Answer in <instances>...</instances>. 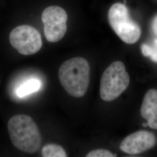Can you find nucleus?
<instances>
[{"label": "nucleus", "instance_id": "nucleus-3", "mask_svg": "<svg viewBox=\"0 0 157 157\" xmlns=\"http://www.w3.org/2000/svg\"><path fill=\"white\" fill-rule=\"evenodd\" d=\"M130 83V76L124 63L115 61L105 70L102 75L100 94L102 100L111 101L126 90Z\"/></svg>", "mask_w": 157, "mask_h": 157}, {"label": "nucleus", "instance_id": "nucleus-7", "mask_svg": "<svg viewBox=\"0 0 157 157\" xmlns=\"http://www.w3.org/2000/svg\"><path fill=\"white\" fill-rule=\"evenodd\" d=\"M155 143L156 138L154 133L140 130L128 136L121 143L120 148L127 154L135 155L151 149Z\"/></svg>", "mask_w": 157, "mask_h": 157}, {"label": "nucleus", "instance_id": "nucleus-5", "mask_svg": "<svg viewBox=\"0 0 157 157\" xmlns=\"http://www.w3.org/2000/svg\"><path fill=\"white\" fill-rule=\"evenodd\" d=\"M12 46L20 54L30 56L39 51L42 40L39 32L29 25H21L13 29L10 34Z\"/></svg>", "mask_w": 157, "mask_h": 157}, {"label": "nucleus", "instance_id": "nucleus-10", "mask_svg": "<svg viewBox=\"0 0 157 157\" xmlns=\"http://www.w3.org/2000/svg\"><path fill=\"white\" fill-rule=\"evenodd\" d=\"M42 155L44 157H66L67 153L62 147L50 144L44 146L42 149Z\"/></svg>", "mask_w": 157, "mask_h": 157}, {"label": "nucleus", "instance_id": "nucleus-14", "mask_svg": "<svg viewBox=\"0 0 157 157\" xmlns=\"http://www.w3.org/2000/svg\"><path fill=\"white\" fill-rule=\"evenodd\" d=\"M148 125V124H143V126H144V127H146Z\"/></svg>", "mask_w": 157, "mask_h": 157}, {"label": "nucleus", "instance_id": "nucleus-11", "mask_svg": "<svg viewBox=\"0 0 157 157\" xmlns=\"http://www.w3.org/2000/svg\"><path fill=\"white\" fill-rule=\"evenodd\" d=\"M141 49L144 56L150 57L152 61L157 63V39L154 40L151 44H143Z\"/></svg>", "mask_w": 157, "mask_h": 157}, {"label": "nucleus", "instance_id": "nucleus-9", "mask_svg": "<svg viewBox=\"0 0 157 157\" xmlns=\"http://www.w3.org/2000/svg\"><path fill=\"white\" fill-rule=\"evenodd\" d=\"M41 82L39 79L31 78L19 86L17 90V94L19 97L23 98L40 89Z\"/></svg>", "mask_w": 157, "mask_h": 157}, {"label": "nucleus", "instance_id": "nucleus-4", "mask_svg": "<svg viewBox=\"0 0 157 157\" xmlns=\"http://www.w3.org/2000/svg\"><path fill=\"white\" fill-rule=\"evenodd\" d=\"M108 17L112 29L124 43L133 44L139 40L140 27L132 19L128 8L124 4H113L109 10Z\"/></svg>", "mask_w": 157, "mask_h": 157}, {"label": "nucleus", "instance_id": "nucleus-6", "mask_svg": "<svg viewBox=\"0 0 157 157\" xmlns=\"http://www.w3.org/2000/svg\"><path fill=\"white\" fill-rule=\"evenodd\" d=\"M41 19L44 23L45 38L49 42L56 43L64 37L67 30V14L62 8L50 6L43 12Z\"/></svg>", "mask_w": 157, "mask_h": 157}, {"label": "nucleus", "instance_id": "nucleus-13", "mask_svg": "<svg viewBox=\"0 0 157 157\" xmlns=\"http://www.w3.org/2000/svg\"><path fill=\"white\" fill-rule=\"evenodd\" d=\"M152 29L154 33L157 36V15L155 17L152 23Z\"/></svg>", "mask_w": 157, "mask_h": 157}, {"label": "nucleus", "instance_id": "nucleus-1", "mask_svg": "<svg viewBox=\"0 0 157 157\" xmlns=\"http://www.w3.org/2000/svg\"><path fill=\"white\" fill-rule=\"evenodd\" d=\"M8 131L12 143L17 149L33 154L41 144V136L33 119L26 115L12 117L8 123Z\"/></svg>", "mask_w": 157, "mask_h": 157}, {"label": "nucleus", "instance_id": "nucleus-8", "mask_svg": "<svg viewBox=\"0 0 157 157\" xmlns=\"http://www.w3.org/2000/svg\"><path fill=\"white\" fill-rule=\"evenodd\" d=\"M140 113L141 117L147 121L148 126L157 130V90L150 89L146 93Z\"/></svg>", "mask_w": 157, "mask_h": 157}, {"label": "nucleus", "instance_id": "nucleus-12", "mask_svg": "<svg viewBox=\"0 0 157 157\" xmlns=\"http://www.w3.org/2000/svg\"><path fill=\"white\" fill-rule=\"evenodd\" d=\"M87 157H116L111 152L107 150L98 149L90 151L86 155Z\"/></svg>", "mask_w": 157, "mask_h": 157}, {"label": "nucleus", "instance_id": "nucleus-2", "mask_svg": "<svg viewBox=\"0 0 157 157\" xmlns=\"http://www.w3.org/2000/svg\"><path fill=\"white\" fill-rule=\"evenodd\" d=\"M58 77L65 90L71 96L80 98L86 94L90 82V66L82 57H75L63 62Z\"/></svg>", "mask_w": 157, "mask_h": 157}]
</instances>
